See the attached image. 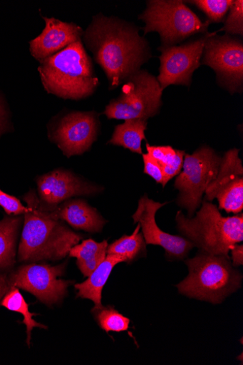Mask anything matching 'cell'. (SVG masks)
<instances>
[{
	"label": "cell",
	"mask_w": 243,
	"mask_h": 365,
	"mask_svg": "<svg viewBox=\"0 0 243 365\" xmlns=\"http://www.w3.org/2000/svg\"><path fill=\"white\" fill-rule=\"evenodd\" d=\"M83 41L105 73L110 90L140 71L151 58L149 43L135 25L114 16H94Z\"/></svg>",
	"instance_id": "6da1fadb"
},
{
	"label": "cell",
	"mask_w": 243,
	"mask_h": 365,
	"mask_svg": "<svg viewBox=\"0 0 243 365\" xmlns=\"http://www.w3.org/2000/svg\"><path fill=\"white\" fill-rule=\"evenodd\" d=\"M23 199L28 211L19 247L20 262L62 259L83 239L54 218L33 190Z\"/></svg>",
	"instance_id": "7a4b0ae2"
},
{
	"label": "cell",
	"mask_w": 243,
	"mask_h": 365,
	"mask_svg": "<svg viewBox=\"0 0 243 365\" xmlns=\"http://www.w3.org/2000/svg\"><path fill=\"white\" fill-rule=\"evenodd\" d=\"M38 73L46 91L63 99L81 101L100 85L83 41L40 61Z\"/></svg>",
	"instance_id": "3957f363"
},
{
	"label": "cell",
	"mask_w": 243,
	"mask_h": 365,
	"mask_svg": "<svg viewBox=\"0 0 243 365\" xmlns=\"http://www.w3.org/2000/svg\"><path fill=\"white\" fill-rule=\"evenodd\" d=\"M195 217L178 212L176 222L180 233L201 252L229 257L233 246L243 240V215L224 217L216 205L206 200Z\"/></svg>",
	"instance_id": "277c9868"
},
{
	"label": "cell",
	"mask_w": 243,
	"mask_h": 365,
	"mask_svg": "<svg viewBox=\"0 0 243 365\" xmlns=\"http://www.w3.org/2000/svg\"><path fill=\"white\" fill-rule=\"evenodd\" d=\"M185 262L189 274L177 285L182 294L218 304L241 287L242 274L233 268L229 257L200 252Z\"/></svg>",
	"instance_id": "5b68a950"
},
{
	"label": "cell",
	"mask_w": 243,
	"mask_h": 365,
	"mask_svg": "<svg viewBox=\"0 0 243 365\" xmlns=\"http://www.w3.org/2000/svg\"><path fill=\"white\" fill-rule=\"evenodd\" d=\"M145 23V35L157 32L162 46H172L195 35H205L211 22L200 19L180 0H150L138 16Z\"/></svg>",
	"instance_id": "8992f818"
},
{
	"label": "cell",
	"mask_w": 243,
	"mask_h": 365,
	"mask_svg": "<svg viewBox=\"0 0 243 365\" xmlns=\"http://www.w3.org/2000/svg\"><path fill=\"white\" fill-rule=\"evenodd\" d=\"M162 89L154 76L145 70L131 75L123 83L120 96L110 103L103 114L109 119H144L158 114Z\"/></svg>",
	"instance_id": "52a82bcc"
},
{
	"label": "cell",
	"mask_w": 243,
	"mask_h": 365,
	"mask_svg": "<svg viewBox=\"0 0 243 365\" xmlns=\"http://www.w3.org/2000/svg\"><path fill=\"white\" fill-rule=\"evenodd\" d=\"M221 161L222 157L207 146L197 149L192 155L185 154L183 170L175 186L180 192L177 204L188 211L190 217L200 207L204 193L217 176Z\"/></svg>",
	"instance_id": "ba28073f"
},
{
	"label": "cell",
	"mask_w": 243,
	"mask_h": 365,
	"mask_svg": "<svg viewBox=\"0 0 243 365\" xmlns=\"http://www.w3.org/2000/svg\"><path fill=\"white\" fill-rule=\"evenodd\" d=\"M201 63L210 66L217 81L232 94L242 91L243 44L228 35L212 33L205 42Z\"/></svg>",
	"instance_id": "9c48e42d"
},
{
	"label": "cell",
	"mask_w": 243,
	"mask_h": 365,
	"mask_svg": "<svg viewBox=\"0 0 243 365\" xmlns=\"http://www.w3.org/2000/svg\"><path fill=\"white\" fill-rule=\"evenodd\" d=\"M99 125L95 112H69L54 123L49 138L67 158L83 155L96 141Z\"/></svg>",
	"instance_id": "30bf717a"
},
{
	"label": "cell",
	"mask_w": 243,
	"mask_h": 365,
	"mask_svg": "<svg viewBox=\"0 0 243 365\" xmlns=\"http://www.w3.org/2000/svg\"><path fill=\"white\" fill-rule=\"evenodd\" d=\"M212 33L181 46H161L160 75L162 91L171 85L190 86L194 72L200 68L205 42Z\"/></svg>",
	"instance_id": "8fae6325"
},
{
	"label": "cell",
	"mask_w": 243,
	"mask_h": 365,
	"mask_svg": "<svg viewBox=\"0 0 243 365\" xmlns=\"http://www.w3.org/2000/svg\"><path fill=\"white\" fill-rule=\"evenodd\" d=\"M64 265L29 264L22 265L10 276L11 287L24 289L41 302L52 305L63 299L71 282L59 279L63 273Z\"/></svg>",
	"instance_id": "7c38bea8"
},
{
	"label": "cell",
	"mask_w": 243,
	"mask_h": 365,
	"mask_svg": "<svg viewBox=\"0 0 243 365\" xmlns=\"http://www.w3.org/2000/svg\"><path fill=\"white\" fill-rule=\"evenodd\" d=\"M239 152L233 148L222 157L217 176L205 192L206 201L217 198L218 209L227 213L239 214L243 210V168Z\"/></svg>",
	"instance_id": "4fadbf2b"
},
{
	"label": "cell",
	"mask_w": 243,
	"mask_h": 365,
	"mask_svg": "<svg viewBox=\"0 0 243 365\" xmlns=\"http://www.w3.org/2000/svg\"><path fill=\"white\" fill-rule=\"evenodd\" d=\"M167 204L156 202L149 198L148 195H145L138 201L133 219L135 223L140 225L147 245L162 247L169 259H183L195 247L194 245L185 237L165 233L156 222V213Z\"/></svg>",
	"instance_id": "5bb4252c"
},
{
	"label": "cell",
	"mask_w": 243,
	"mask_h": 365,
	"mask_svg": "<svg viewBox=\"0 0 243 365\" xmlns=\"http://www.w3.org/2000/svg\"><path fill=\"white\" fill-rule=\"evenodd\" d=\"M37 184L40 200L48 206H57L71 197L91 195L102 190L64 170H56L39 177Z\"/></svg>",
	"instance_id": "9a60e30c"
},
{
	"label": "cell",
	"mask_w": 243,
	"mask_h": 365,
	"mask_svg": "<svg viewBox=\"0 0 243 365\" xmlns=\"http://www.w3.org/2000/svg\"><path fill=\"white\" fill-rule=\"evenodd\" d=\"M46 26L41 34L29 42L31 55L39 62L75 43L83 41L84 30L75 23L43 17Z\"/></svg>",
	"instance_id": "2e32d148"
},
{
	"label": "cell",
	"mask_w": 243,
	"mask_h": 365,
	"mask_svg": "<svg viewBox=\"0 0 243 365\" xmlns=\"http://www.w3.org/2000/svg\"><path fill=\"white\" fill-rule=\"evenodd\" d=\"M43 205L54 218L88 233H98L107 222L95 209L81 199H68L61 206Z\"/></svg>",
	"instance_id": "e0dca14e"
},
{
	"label": "cell",
	"mask_w": 243,
	"mask_h": 365,
	"mask_svg": "<svg viewBox=\"0 0 243 365\" xmlns=\"http://www.w3.org/2000/svg\"><path fill=\"white\" fill-rule=\"evenodd\" d=\"M125 262V259L115 255H108L99 267L88 277L84 282L76 284L78 291V297L88 299L95 304L94 308L102 307V290L105 286L115 265Z\"/></svg>",
	"instance_id": "ac0fdd59"
},
{
	"label": "cell",
	"mask_w": 243,
	"mask_h": 365,
	"mask_svg": "<svg viewBox=\"0 0 243 365\" xmlns=\"http://www.w3.org/2000/svg\"><path fill=\"white\" fill-rule=\"evenodd\" d=\"M148 120L144 119L126 120L118 125L109 144L121 146L133 153L143 154L142 143L146 139Z\"/></svg>",
	"instance_id": "d6986e66"
},
{
	"label": "cell",
	"mask_w": 243,
	"mask_h": 365,
	"mask_svg": "<svg viewBox=\"0 0 243 365\" xmlns=\"http://www.w3.org/2000/svg\"><path fill=\"white\" fill-rule=\"evenodd\" d=\"M108 248L107 240L98 243L93 240H87L74 246L69 251L68 255L77 259V264L81 273L88 277L106 259Z\"/></svg>",
	"instance_id": "ffe728a7"
},
{
	"label": "cell",
	"mask_w": 243,
	"mask_h": 365,
	"mask_svg": "<svg viewBox=\"0 0 243 365\" xmlns=\"http://www.w3.org/2000/svg\"><path fill=\"white\" fill-rule=\"evenodd\" d=\"M22 220L19 215H14L0 221V269L11 268L15 264L16 241Z\"/></svg>",
	"instance_id": "44dd1931"
},
{
	"label": "cell",
	"mask_w": 243,
	"mask_h": 365,
	"mask_svg": "<svg viewBox=\"0 0 243 365\" xmlns=\"http://www.w3.org/2000/svg\"><path fill=\"white\" fill-rule=\"evenodd\" d=\"M148 153L159 164L165 177V185L180 175L183 167L185 152L170 146H152L147 144Z\"/></svg>",
	"instance_id": "7402d4cb"
},
{
	"label": "cell",
	"mask_w": 243,
	"mask_h": 365,
	"mask_svg": "<svg viewBox=\"0 0 243 365\" xmlns=\"http://www.w3.org/2000/svg\"><path fill=\"white\" fill-rule=\"evenodd\" d=\"M140 230L141 226L138 224L130 236H123L108 246V255L120 256L126 262H130L143 254L147 253V244Z\"/></svg>",
	"instance_id": "603a6c76"
},
{
	"label": "cell",
	"mask_w": 243,
	"mask_h": 365,
	"mask_svg": "<svg viewBox=\"0 0 243 365\" xmlns=\"http://www.w3.org/2000/svg\"><path fill=\"white\" fill-rule=\"evenodd\" d=\"M1 306L9 311L21 314L24 317L22 322L26 326L27 344L30 346L31 333L33 327L47 329V327L33 319L34 313L29 312V306L24 300L18 287H11L1 302Z\"/></svg>",
	"instance_id": "cb8c5ba5"
},
{
	"label": "cell",
	"mask_w": 243,
	"mask_h": 365,
	"mask_svg": "<svg viewBox=\"0 0 243 365\" xmlns=\"http://www.w3.org/2000/svg\"><path fill=\"white\" fill-rule=\"evenodd\" d=\"M92 312L100 327L107 333L110 331L120 333L129 329L130 319L113 307L102 306L100 308H93Z\"/></svg>",
	"instance_id": "d4e9b609"
},
{
	"label": "cell",
	"mask_w": 243,
	"mask_h": 365,
	"mask_svg": "<svg viewBox=\"0 0 243 365\" xmlns=\"http://www.w3.org/2000/svg\"><path fill=\"white\" fill-rule=\"evenodd\" d=\"M233 0H195L190 3L202 11L211 23L224 22Z\"/></svg>",
	"instance_id": "484cf974"
},
{
	"label": "cell",
	"mask_w": 243,
	"mask_h": 365,
	"mask_svg": "<svg viewBox=\"0 0 243 365\" xmlns=\"http://www.w3.org/2000/svg\"><path fill=\"white\" fill-rule=\"evenodd\" d=\"M224 21V27L221 29L229 35L243 36V1L236 0L231 6L228 16Z\"/></svg>",
	"instance_id": "4316f807"
},
{
	"label": "cell",
	"mask_w": 243,
	"mask_h": 365,
	"mask_svg": "<svg viewBox=\"0 0 243 365\" xmlns=\"http://www.w3.org/2000/svg\"><path fill=\"white\" fill-rule=\"evenodd\" d=\"M0 207L7 215L19 216L24 215L27 211V207H24L19 198L4 192L0 189Z\"/></svg>",
	"instance_id": "83f0119b"
},
{
	"label": "cell",
	"mask_w": 243,
	"mask_h": 365,
	"mask_svg": "<svg viewBox=\"0 0 243 365\" xmlns=\"http://www.w3.org/2000/svg\"><path fill=\"white\" fill-rule=\"evenodd\" d=\"M12 130L10 109L5 96L0 91V138Z\"/></svg>",
	"instance_id": "f1b7e54d"
},
{
	"label": "cell",
	"mask_w": 243,
	"mask_h": 365,
	"mask_svg": "<svg viewBox=\"0 0 243 365\" xmlns=\"http://www.w3.org/2000/svg\"><path fill=\"white\" fill-rule=\"evenodd\" d=\"M145 163V174L150 176L158 184H161L162 187L165 185V177L162 169L155 160L148 153L143 154Z\"/></svg>",
	"instance_id": "f546056e"
},
{
	"label": "cell",
	"mask_w": 243,
	"mask_h": 365,
	"mask_svg": "<svg viewBox=\"0 0 243 365\" xmlns=\"http://www.w3.org/2000/svg\"><path fill=\"white\" fill-rule=\"evenodd\" d=\"M233 261V267H237L243 264V245H235L230 250Z\"/></svg>",
	"instance_id": "4dcf8cb0"
},
{
	"label": "cell",
	"mask_w": 243,
	"mask_h": 365,
	"mask_svg": "<svg viewBox=\"0 0 243 365\" xmlns=\"http://www.w3.org/2000/svg\"><path fill=\"white\" fill-rule=\"evenodd\" d=\"M11 287L7 276L6 274H0V306H1L4 297Z\"/></svg>",
	"instance_id": "1f68e13d"
}]
</instances>
